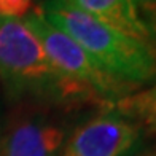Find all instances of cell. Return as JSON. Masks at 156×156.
I'll list each match as a JSON object with an SVG mask.
<instances>
[{
  "mask_svg": "<svg viewBox=\"0 0 156 156\" xmlns=\"http://www.w3.org/2000/svg\"><path fill=\"white\" fill-rule=\"evenodd\" d=\"M0 83L18 104H35L64 113L83 107L110 108L93 89L54 66L23 19L0 18Z\"/></svg>",
  "mask_w": 156,
  "mask_h": 156,
  "instance_id": "cell-1",
  "label": "cell"
},
{
  "mask_svg": "<svg viewBox=\"0 0 156 156\" xmlns=\"http://www.w3.org/2000/svg\"><path fill=\"white\" fill-rule=\"evenodd\" d=\"M43 18L70 35L115 81L139 91L156 81V46L91 18L67 0H43Z\"/></svg>",
  "mask_w": 156,
  "mask_h": 156,
  "instance_id": "cell-2",
  "label": "cell"
},
{
  "mask_svg": "<svg viewBox=\"0 0 156 156\" xmlns=\"http://www.w3.org/2000/svg\"><path fill=\"white\" fill-rule=\"evenodd\" d=\"M23 23L37 37L46 56L64 75L93 89L110 105V108L119 99L134 93L108 76L70 35L48 23L38 8H32L23 18Z\"/></svg>",
  "mask_w": 156,
  "mask_h": 156,
  "instance_id": "cell-3",
  "label": "cell"
},
{
  "mask_svg": "<svg viewBox=\"0 0 156 156\" xmlns=\"http://www.w3.org/2000/svg\"><path fill=\"white\" fill-rule=\"evenodd\" d=\"M67 113L19 104L0 132V156H59L69 136Z\"/></svg>",
  "mask_w": 156,
  "mask_h": 156,
  "instance_id": "cell-4",
  "label": "cell"
},
{
  "mask_svg": "<svg viewBox=\"0 0 156 156\" xmlns=\"http://www.w3.org/2000/svg\"><path fill=\"white\" fill-rule=\"evenodd\" d=\"M144 134L136 123L112 108L75 126L59 156H132Z\"/></svg>",
  "mask_w": 156,
  "mask_h": 156,
  "instance_id": "cell-5",
  "label": "cell"
},
{
  "mask_svg": "<svg viewBox=\"0 0 156 156\" xmlns=\"http://www.w3.org/2000/svg\"><path fill=\"white\" fill-rule=\"evenodd\" d=\"M67 2L113 29L156 46V38L140 21L132 0H67Z\"/></svg>",
  "mask_w": 156,
  "mask_h": 156,
  "instance_id": "cell-6",
  "label": "cell"
},
{
  "mask_svg": "<svg viewBox=\"0 0 156 156\" xmlns=\"http://www.w3.org/2000/svg\"><path fill=\"white\" fill-rule=\"evenodd\" d=\"M112 110L136 123L144 137L156 136V81L119 99Z\"/></svg>",
  "mask_w": 156,
  "mask_h": 156,
  "instance_id": "cell-7",
  "label": "cell"
},
{
  "mask_svg": "<svg viewBox=\"0 0 156 156\" xmlns=\"http://www.w3.org/2000/svg\"><path fill=\"white\" fill-rule=\"evenodd\" d=\"M140 21L156 38V0H132Z\"/></svg>",
  "mask_w": 156,
  "mask_h": 156,
  "instance_id": "cell-8",
  "label": "cell"
},
{
  "mask_svg": "<svg viewBox=\"0 0 156 156\" xmlns=\"http://www.w3.org/2000/svg\"><path fill=\"white\" fill-rule=\"evenodd\" d=\"M32 6L34 0H0V18L23 19Z\"/></svg>",
  "mask_w": 156,
  "mask_h": 156,
  "instance_id": "cell-9",
  "label": "cell"
},
{
  "mask_svg": "<svg viewBox=\"0 0 156 156\" xmlns=\"http://www.w3.org/2000/svg\"><path fill=\"white\" fill-rule=\"evenodd\" d=\"M145 156H156V150L151 151V153H148V154H145Z\"/></svg>",
  "mask_w": 156,
  "mask_h": 156,
  "instance_id": "cell-10",
  "label": "cell"
},
{
  "mask_svg": "<svg viewBox=\"0 0 156 156\" xmlns=\"http://www.w3.org/2000/svg\"><path fill=\"white\" fill-rule=\"evenodd\" d=\"M40 2H43V0H40Z\"/></svg>",
  "mask_w": 156,
  "mask_h": 156,
  "instance_id": "cell-11",
  "label": "cell"
}]
</instances>
